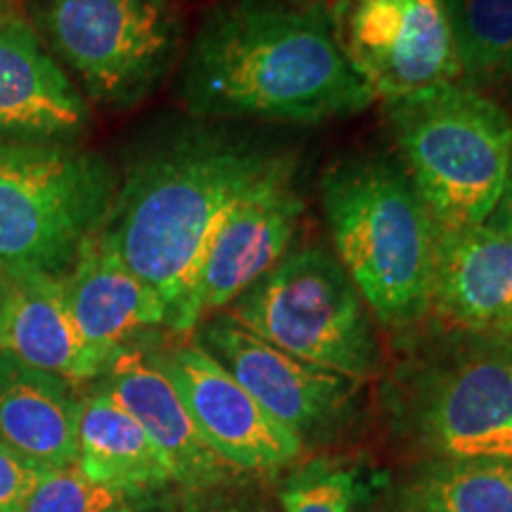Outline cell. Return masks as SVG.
Returning a JSON list of instances; mask_svg holds the SVG:
<instances>
[{"instance_id":"obj_1","label":"cell","mask_w":512,"mask_h":512,"mask_svg":"<svg viewBox=\"0 0 512 512\" xmlns=\"http://www.w3.org/2000/svg\"><path fill=\"white\" fill-rule=\"evenodd\" d=\"M181 72L202 119L323 124L377 100L339 43L332 10L287 0H226L204 15Z\"/></svg>"},{"instance_id":"obj_2","label":"cell","mask_w":512,"mask_h":512,"mask_svg":"<svg viewBox=\"0 0 512 512\" xmlns=\"http://www.w3.org/2000/svg\"><path fill=\"white\" fill-rule=\"evenodd\" d=\"M292 159L249 140L190 133L128 169L98 235L159 294L166 328L181 335L192 280L221 223Z\"/></svg>"},{"instance_id":"obj_3","label":"cell","mask_w":512,"mask_h":512,"mask_svg":"<svg viewBox=\"0 0 512 512\" xmlns=\"http://www.w3.org/2000/svg\"><path fill=\"white\" fill-rule=\"evenodd\" d=\"M332 254L377 325L403 330L430 316L437 226L401 164L351 157L320 183Z\"/></svg>"},{"instance_id":"obj_4","label":"cell","mask_w":512,"mask_h":512,"mask_svg":"<svg viewBox=\"0 0 512 512\" xmlns=\"http://www.w3.org/2000/svg\"><path fill=\"white\" fill-rule=\"evenodd\" d=\"M401 166L437 228L479 226L512 164V114L465 83L384 102Z\"/></svg>"},{"instance_id":"obj_5","label":"cell","mask_w":512,"mask_h":512,"mask_svg":"<svg viewBox=\"0 0 512 512\" xmlns=\"http://www.w3.org/2000/svg\"><path fill=\"white\" fill-rule=\"evenodd\" d=\"M119 181L64 140H0V268L64 275L105 226Z\"/></svg>"},{"instance_id":"obj_6","label":"cell","mask_w":512,"mask_h":512,"mask_svg":"<svg viewBox=\"0 0 512 512\" xmlns=\"http://www.w3.org/2000/svg\"><path fill=\"white\" fill-rule=\"evenodd\" d=\"M446 332L396 373V425L430 460L508 458L512 366L503 332Z\"/></svg>"},{"instance_id":"obj_7","label":"cell","mask_w":512,"mask_h":512,"mask_svg":"<svg viewBox=\"0 0 512 512\" xmlns=\"http://www.w3.org/2000/svg\"><path fill=\"white\" fill-rule=\"evenodd\" d=\"M226 313L273 347L320 368L358 382L382 375L377 320L325 247L287 252Z\"/></svg>"},{"instance_id":"obj_8","label":"cell","mask_w":512,"mask_h":512,"mask_svg":"<svg viewBox=\"0 0 512 512\" xmlns=\"http://www.w3.org/2000/svg\"><path fill=\"white\" fill-rule=\"evenodd\" d=\"M24 15L86 102L107 110L150 98L183 48L171 0H29Z\"/></svg>"},{"instance_id":"obj_9","label":"cell","mask_w":512,"mask_h":512,"mask_svg":"<svg viewBox=\"0 0 512 512\" xmlns=\"http://www.w3.org/2000/svg\"><path fill=\"white\" fill-rule=\"evenodd\" d=\"M195 344L219 361L304 446L342 430L363 387V382L273 347L226 311L197 325Z\"/></svg>"},{"instance_id":"obj_10","label":"cell","mask_w":512,"mask_h":512,"mask_svg":"<svg viewBox=\"0 0 512 512\" xmlns=\"http://www.w3.org/2000/svg\"><path fill=\"white\" fill-rule=\"evenodd\" d=\"M339 43L384 102L460 81L444 0H339Z\"/></svg>"},{"instance_id":"obj_11","label":"cell","mask_w":512,"mask_h":512,"mask_svg":"<svg viewBox=\"0 0 512 512\" xmlns=\"http://www.w3.org/2000/svg\"><path fill=\"white\" fill-rule=\"evenodd\" d=\"M294 174L292 159L249 192L216 230L192 280L181 335L228 309L287 254L304 214Z\"/></svg>"},{"instance_id":"obj_12","label":"cell","mask_w":512,"mask_h":512,"mask_svg":"<svg viewBox=\"0 0 512 512\" xmlns=\"http://www.w3.org/2000/svg\"><path fill=\"white\" fill-rule=\"evenodd\" d=\"M188 408L209 451L235 472H278L304 444L195 342L150 354Z\"/></svg>"},{"instance_id":"obj_13","label":"cell","mask_w":512,"mask_h":512,"mask_svg":"<svg viewBox=\"0 0 512 512\" xmlns=\"http://www.w3.org/2000/svg\"><path fill=\"white\" fill-rule=\"evenodd\" d=\"M88 102L24 12L0 10V140H64L86 131Z\"/></svg>"},{"instance_id":"obj_14","label":"cell","mask_w":512,"mask_h":512,"mask_svg":"<svg viewBox=\"0 0 512 512\" xmlns=\"http://www.w3.org/2000/svg\"><path fill=\"white\" fill-rule=\"evenodd\" d=\"M100 377L102 392L110 394L128 415H133L159 448L174 472L178 491L202 494L233 482L235 470L209 451L181 394L150 354L133 344L119 349Z\"/></svg>"},{"instance_id":"obj_15","label":"cell","mask_w":512,"mask_h":512,"mask_svg":"<svg viewBox=\"0 0 512 512\" xmlns=\"http://www.w3.org/2000/svg\"><path fill=\"white\" fill-rule=\"evenodd\" d=\"M62 278L31 268H0V351L72 384L98 380L112 358L81 337Z\"/></svg>"},{"instance_id":"obj_16","label":"cell","mask_w":512,"mask_h":512,"mask_svg":"<svg viewBox=\"0 0 512 512\" xmlns=\"http://www.w3.org/2000/svg\"><path fill=\"white\" fill-rule=\"evenodd\" d=\"M448 330L512 328V240L479 223L437 228L432 309Z\"/></svg>"},{"instance_id":"obj_17","label":"cell","mask_w":512,"mask_h":512,"mask_svg":"<svg viewBox=\"0 0 512 512\" xmlns=\"http://www.w3.org/2000/svg\"><path fill=\"white\" fill-rule=\"evenodd\" d=\"M64 297L81 337L100 354L114 356L147 330L166 328L159 294L112 252L100 235L88 240L64 273Z\"/></svg>"},{"instance_id":"obj_18","label":"cell","mask_w":512,"mask_h":512,"mask_svg":"<svg viewBox=\"0 0 512 512\" xmlns=\"http://www.w3.org/2000/svg\"><path fill=\"white\" fill-rule=\"evenodd\" d=\"M76 384L0 351V446L55 470L76 465Z\"/></svg>"},{"instance_id":"obj_19","label":"cell","mask_w":512,"mask_h":512,"mask_svg":"<svg viewBox=\"0 0 512 512\" xmlns=\"http://www.w3.org/2000/svg\"><path fill=\"white\" fill-rule=\"evenodd\" d=\"M76 467L93 482L138 496L176 486L169 463L143 427L102 389L81 399Z\"/></svg>"},{"instance_id":"obj_20","label":"cell","mask_w":512,"mask_h":512,"mask_svg":"<svg viewBox=\"0 0 512 512\" xmlns=\"http://www.w3.org/2000/svg\"><path fill=\"white\" fill-rule=\"evenodd\" d=\"M401 512H512V458H437L399 491Z\"/></svg>"},{"instance_id":"obj_21","label":"cell","mask_w":512,"mask_h":512,"mask_svg":"<svg viewBox=\"0 0 512 512\" xmlns=\"http://www.w3.org/2000/svg\"><path fill=\"white\" fill-rule=\"evenodd\" d=\"M460 83L512 91V0H444Z\"/></svg>"},{"instance_id":"obj_22","label":"cell","mask_w":512,"mask_h":512,"mask_svg":"<svg viewBox=\"0 0 512 512\" xmlns=\"http://www.w3.org/2000/svg\"><path fill=\"white\" fill-rule=\"evenodd\" d=\"M368 484L358 465L313 458L292 467L278 489L280 512H368Z\"/></svg>"},{"instance_id":"obj_23","label":"cell","mask_w":512,"mask_h":512,"mask_svg":"<svg viewBox=\"0 0 512 512\" xmlns=\"http://www.w3.org/2000/svg\"><path fill=\"white\" fill-rule=\"evenodd\" d=\"M152 501L88 479L76 465L55 467L34 486L22 512H114L126 505Z\"/></svg>"},{"instance_id":"obj_24","label":"cell","mask_w":512,"mask_h":512,"mask_svg":"<svg viewBox=\"0 0 512 512\" xmlns=\"http://www.w3.org/2000/svg\"><path fill=\"white\" fill-rule=\"evenodd\" d=\"M46 472V467L0 446V512H22L29 494Z\"/></svg>"},{"instance_id":"obj_25","label":"cell","mask_w":512,"mask_h":512,"mask_svg":"<svg viewBox=\"0 0 512 512\" xmlns=\"http://www.w3.org/2000/svg\"><path fill=\"white\" fill-rule=\"evenodd\" d=\"M178 512H273L259 496L235 489V484H223L219 489L202 494H183Z\"/></svg>"},{"instance_id":"obj_26","label":"cell","mask_w":512,"mask_h":512,"mask_svg":"<svg viewBox=\"0 0 512 512\" xmlns=\"http://www.w3.org/2000/svg\"><path fill=\"white\" fill-rule=\"evenodd\" d=\"M486 226L496 228L498 233L508 235L512 240V164H510V174H508V181L503 185V192L501 197H498L494 211L489 214V219L484 221Z\"/></svg>"},{"instance_id":"obj_27","label":"cell","mask_w":512,"mask_h":512,"mask_svg":"<svg viewBox=\"0 0 512 512\" xmlns=\"http://www.w3.org/2000/svg\"><path fill=\"white\" fill-rule=\"evenodd\" d=\"M287 3L299 5V8H323V10H335L339 0H287Z\"/></svg>"},{"instance_id":"obj_28","label":"cell","mask_w":512,"mask_h":512,"mask_svg":"<svg viewBox=\"0 0 512 512\" xmlns=\"http://www.w3.org/2000/svg\"><path fill=\"white\" fill-rule=\"evenodd\" d=\"M505 344H508V354H510V366H512V328L503 330ZM508 458H512V439H510V448H508Z\"/></svg>"},{"instance_id":"obj_29","label":"cell","mask_w":512,"mask_h":512,"mask_svg":"<svg viewBox=\"0 0 512 512\" xmlns=\"http://www.w3.org/2000/svg\"><path fill=\"white\" fill-rule=\"evenodd\" d=\"M150 505V501H143V503H133V505H126V508H119L114 512H147L145 508Z\"/></svg>"},{"instance_id":"obj_30","label":"cell","mask_w":512,"mask_h":512,"mask_svg":"<svg viewBox=\"0 0 512 512\" xmlns=\"http://www.w3.org/2000/svg\"><path fill=\"white\" fill-rule=\"evenodd\" d=\"M5 8H10V0H0V10H5Z\"/></svg>"}]
</instances>
